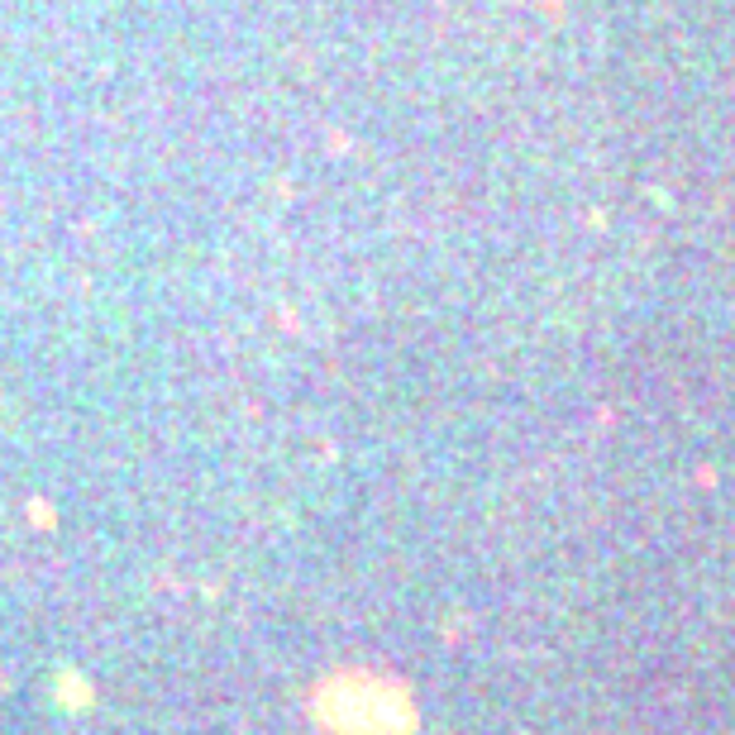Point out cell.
Here are the masks:
<instances>
[{
	"label": "cell",
	"mask_w": 735,
	"mask_h": 735,
	"mask_svg": "<svg viewBox=\"0 0 735 735\" xmlns=\"http://www.w3.org/2000/svg\"><path fill=\"white\" fill-rule=\"evenodd\" d=\"M310 717L330 735H411L415 730V702L406 683L368 668H349L315 688Z\"/></svg>",
	"instance_id": "cell-1"
}]
</instances>
